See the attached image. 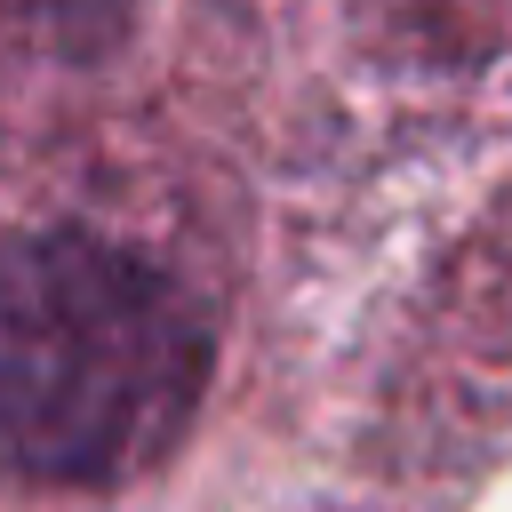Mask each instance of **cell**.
Returning a JSON list of instances; mask_svg holds the SVG:
<instances>
[{"mask_svg":"<svg viewBox=\"0 0 512 512\" xmlns=\"http://www.w3.org/2000/svg\"><path fill=\"white\" fill-rule=\"evenodd\" d=\"M208 320L192 296L88 232L0 248V456L88 480L168 440L200 392Z\"/></svg>","mask_w":512,"mask_h":512,"instance_id":"obj_1","label":"cell"},{"mask_svg":"<svg viewBox=\"0 0 512 512\" xmlns=\"http://www.w3.org/2000/svg\"><path fill=\"white\" fill-rule=\"evenodd\" d=\"M8 8H32V16H72V24L104 16V0H8Z\"/></svg>","mask_w":512,"mask_h":512,"instance_id":"obj_2","label":"cell"}]
</instances>
